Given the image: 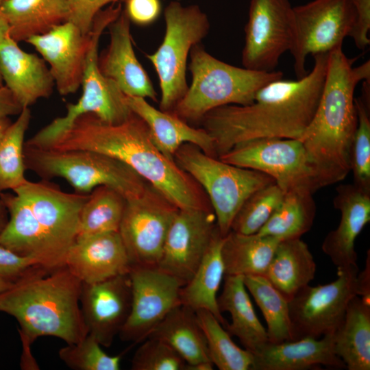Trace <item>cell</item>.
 <instances>
[{
    "instance_id": "cell-1",
    "label": "cell",
    "mask_w": 370,
    "mask_h": 370,
    "mask_svg": "<svg viewBox=\"0 0 370 370\" xmlns=\"http://www.w3.org/2000/svg\"><path fill=\"white\" fill-rule=\"evenodd\" d=\"M329 53L313 56L312 71L301 78L268 83L249 104L225 105L206 113L200 122L213 140L217 157L254 139H299L318 107Z\"/></svg>"
},
{
    "instance_id": "cell-2",
    "label": "cell",
    "mask_w": 370,
    "mask_h": 370,
    "mask_svg": "<svg viewBox=\"0 0 370 370\" xmlns=\"http://www.w3.org/2000/svg\"><path fill=\"white\" fill-rule=\"evenodd\" d=\"M49 148L108 155L127 164L178 208L212 210L201 187L158 149L146 123L134 113L114 124L92 113L81 115Z\"/></svg>"
},
{
    "instance_id": "cell-3",
    "label": "cell",
    "mask_w": 370,
    "mask_h": 370,
    "mask_svg": "<svg viewBox=\"0 0 370 370\" xmlns=\"http://www.w3.org/2000/svg\"><path fill=\"white\" fill-rule=\"evenodd\" d=\"M81 288V281L65 265L53 269L36 266L0 293V312L18 321L25 352L43 336L78 343L88 334Z\"/></svg>"
},
{
    "instance_id": "cell-4",
    "label": "cell",
    "mask_w": 370,
    "mask_h": 370,
    "mask_svg": "<svg viewBox=\"0 0 370 370\" xmlns=\"http://www.w3.org/2000/svg\"><path fill=\"white\" fill-rule=\"evenodd\" d=\"M352 64L342 47L329 53L318 107L299 138L322 188L342 181L350 172L351 146L358 125L354 91L360 82Z\"/></svg>"
},
{
    "instance_id": "cell-5",
    "label": "cell",
    "mask_w": 370,
    "mask_h": 370,
    "mask_svg": "<svg viewBox=\"0 0 370 370\" xmlns=\"http://www.w3.org/2000/svg\"><path fill=\"white\" fill-rule=\"evenodd\" d=\"M189 56L192 82L172 111L186 121L200 122L220 106L249 104L262 87L283 77L280 71H258L229 64L210 54L201 43L192 47Z\"/></svg>"
},
{
    "instance_id": "cell-6",
    "label": "cell",
    "mask_w": 370,
    "mask_h": 370,
    "mask_svg": "<svg viewBox=\"0 0 370 370\" xmlns=\"http://www.w3.org/2000/svg\"><path fill=\"white\" fill-rule=\"evenodd\" d=\"M121 3L110 4L95 17L88 32V44L82 82V93L75 103H68L62 116L53 119L40 129L25 145L49 148L81 115L92 113L103 121L119 123L127 119L132 112L125 101V95L112 80L106 77L99 66V44L103 31L121 14Z\"/></svg>"
},
{
    "instance_id": "cell-7",
    "label": "cell",
    "mask_w": 370,
    "mask_h": 370,
    "mask_svg": "<svg viewBox=\"0 0 370 370\" xmlns=\"http://www.w3.org/2000/svg\"><path fill=\"white\" fill-rule=\"evenodd\" d=\"M24 159L26 169L45 179L62 177L82 194L107 186L130 200L140 197L148 184L125 163L93 151H62L25 144Z\"/></svg>"
},
{
    "instance_id": "cell-8",
    "label": "cell",
    "mask_w": 370,
    "mask_h": 370,
    "mask_svg": "<svg viewBox=\"0 0 370 370\" xmlns=\"http://www.w3.org/2000/svg\"><path fill=\"white\" fill-rule=\"evenodd\" d=\"M173 159L206 191L223 237L244 201L255 191L275 183L264 173L226 163L192 144L181 146Z\"/></svg>"
},
{
    "instance_id": "cell-9",
    "label": "cell",
    "mask_w": 370,
    "mask_h": 370,
    "mask_svg": "<svg viewBox=\"0 0 370 370\" xmlns=\"http://www.w3.org/2000/svg\"><path fill=\"white\" fill-rule=\"evenodd\" d=\"M165 34L154 53L146 55L159 78L160 110L172 112L188 88L186 64L192 47L210 31L208 16L197 5L183 6L173 1L164 12Z\"/></svg>"
},
{
    "instance_id": "cell-10",
    "label": "cell",
    "mask_w": 370,
    "mask_h": 370,
    "mask_svg": "<svg viewBox=\"0 0 370 370\" xmlns=\"http://www.w3.org/2000/svg\"><path fill=\"white\" fill-rule=\"evenodd\" d=\"M218 158L237 166L270 176L284 191L321 188L317 170L299 139L264 138L234 147Z\"/></svg>"
},
{
    "instance_id": "cell-11",
    "label": "cell",
    "mask_w": 370,
    "mask_h": 370,
    "mask_svg": "<svg viewBox=\"0 0 370 370\" xmlns=\"http://www.w3.org/2000/svg\"><path fill=\"white\" fill-rule=\"evenodd\" d=\"M294 37L291 50L297 79L308 73L309 55L328 53L342 47L355 23L351 0H312L293 7Z\"/></svg>"
},
{
    "instance_id": "cell-12",
    "label": "cell",
    "mask_w": 370,
    "mask_h": 370,
    "mask_svg": "<svg viewBox=\"0 0 370 370\" xmlns=\"http://www.w3.org/2000/svg\"><path fill=\"white\" fill-rule=\"evenodd\" d=\"M179 208L149 184L126 200L119 232L132 267H157L170 225Z\"/></svg>"
},
{
    "instance_id": "cell-13",
    "label": "cell",
    "mask_w": 370,
    "mask_h": 370,
    "mask_svg": "<svg viewBox=\"0 0 370 370\" xmlns=\"http://www.w3.org/2000/svg\"><path fill=\"white\" fill-rule=\"evenodd\" d=\"M358 267L337 270V278L309 284L288 302L292 337L319 338L333 334L342 323L351 299L357 295Z\"/></svg>"
},
{
    "instance_id": "cell-14",
    "label": "cell",
    "mask_w": 370,
    "mask_h": 370,
    "mask_svg": "<svg viewBox=\"0 0 370 370\" xmlns=\"http://www.w3.org/2000/svg\"><path fill=\"white\" fill-rule=\"evenodd\" d=\"M293 37V7L289 0H250L241 56L243 67L275 71L281 56L291 50Z\"/></svg>"
},
{
    "instance_id": "cell-15",
    "label": "cell",
    "mask_w": 370,
    "mask_h": 370,
    "mask_svg": "<svg viewBox=\"0 0 370 370\" xmlns=\"http://www.w3.org/2000/svg\"><path fill=\"white\" fill-rule=\"evenodd\" d=\"M130 315L119 336L134 344L145 341L175 306L181 304L182 284L175 277L157 267H132Z\"/></svg>"
},
{
    "instance_id": "cell-16",
    "label": "cell",
    "mask_w": 370,
    "mask_h": 370,
    "mask_svg": "<svg viewBox=\"0 0 370 370\" xmlns=\"http://www.w3.org/2000/svg\"><path fill=\"white\" fill-rule=\"evenodd\" d=\"M217 230L212 210L179 208L157 267L185 285L201 263Z\"/></svg>"
},
{
    "instance_id": "cell-17",
    "label": "cell",
    "mask_w": 370,
    "mask_h": 370,
    "mask_svg": "<svg viewBox=\"0 0 370 370\" xmlns=\"http://www.w3.org/2000/svg\"><path fill=\"white\" fill-rule=\"evenodd\" d=\"M30 207L47 236L64 258L75 243L81 209L88 194L70 193L47 181H27L13 190Z\"/></svg>"
},
{
    "instance_id": "cell-18",
    "label": "cell",
    "mask_w": 370,
    "mask_h": 370,
    "mask_svg": "<svg viewBox=\"0 0 370 370\" xmlns=\"http://www.w3.org/2000/svg\"><path fill=\"white\" fill-rule=\"evenodd\" d=\"M79 303L88 334L109 347L130 315L132 286L129 273L96 283H82Z\"/></svg>"
},
{
    "instance_id": "cell-19",
    "label": "cell",
    "mask_w": 370,
    "mask_h": 370,
    "mask_svg": "<svg viewBox=\"0 0 370 370\" xmlns=\"http://www.w3.org/2000/svg\"><path fill=\"white\" fill-rule=\"evenodd\" d=\"M25 42L49 64L60 95L66 96L77 92L82 86L88 34H84L67 21L46 33L28 38Z\"/></svg>"
},
{
    "instance_id": "cell-20",
    "label": "cell",
    "mask_w": 370,
    "mask_h": 370,
    "mask_svg": "<svg viewBox=\"0 0 370 370\" xmlns=\"http://www.w3.org/2000/svg\"><path fill=\"white\" fill-rule=\"evenodd\" d=\"M108 28L110 42L99 55L101 72L114 82L125 95L156 101L157 94L153 83L135 54L130 21L124 10Z\"/></svg>"
},
{
    "instance_id": "cell-21",
    "label": "cell",
    "mask_w": 370,
    "mask_h": 370,
    "mask_svg": "<svg viewBox=\"0 0 370 370\" xmlns=\"http://www.w3.org/2000/svg\"><path fill=\"white\" fill-rule=\"evenodd\" d=\"M334 207L339 210L337 227L328 232L321 249L337 270L358 267L355 241L370 221V194L354 184H340L336 188Z\"/></svg>"
},
{
    "instance_id": "cell-22",
    "label": "cell",
    "mask_w": 370,
    "mask_h": 370,
    "mask_svg": "<svg viewBox=\"0 0 370 370\" xmlns=\"http://www.w3.org/2000/svg\"><path fill=\"white\" fill-rule=\"evenodd\" d=\"M64 265L82 283H96L129 273L132 264L119 232L77 239L68 250Z\"/></svg>"
},
{
    "instance_id": "cell-23",
    "label": "cell",
    "mask_w": 370,
    "mask_h": 370,
    "mask_svg": "<svg viewBox=\"0 0 370 370\" xmlns=\"http://www.w3.org/2000/svg\"><path fill=\"white\" fill-rule=\"evenodd\" d=\"M1 196L10 219L0 231V245L36 259L40 267L48 269L64 266V259L47 236L25 200L16 193Z\"/></svg>"
},
{
    "instance_id": "cell-24",
    "label": "cell",
    "mask_w": 370,
    "mask_h": 370,
    "mask_svg": "<svg viewBox=\"0 0 370 370\" xmlns=\"http://www.w3.org/2000/svg\"><path fill=\"white\" fill-rule=\"evenodd\" d=\"M0 71L4 86L23 108L53 92L55 82L45 61L23 50L10 35L0 42Z\"/></svg>"
},
{
    "instance_id": "cell-25",
    "label": "cell",
    "mask_w": 370,
    "mask_h": 370,
    "mask_svg": "<svg viewBox=\"0 0 370 370\" xmlns=\"http://www.w3.org/2000/svg\"><path fill=\"white\" fill-rule=\"evenodd\" d=\"M252 370H306L321 366L345 368L334 351L333 334L281 343L267 342L254 354Z\"/></svg>"
},
{
    "instance_id": "cell-26",
    "label": "cell",
    "mask_w": 370,
    "mask_h": 370,
    "mask_svg": "<svg viewBox=\"0 0 370 370\" xmlns=\"http://www.w3.org/2000/svg\"><path fill=\"white\" fill-rule=\"evenodd\" d=\"M125 101L131 111L146 123L153 143L169 158L173 159L184 144L194 145L217 157L213 140L203 128L190 126L173 112L156 109L145 98L125 95Z\"/></svg>"
},
{
    "instance_id": "cell-27",
    "label": "cell",
    "mask_w": 370,
    "mask_h": 370,
    "mask_svg": "<svg viewBox=\"0 0 370 370\" xmlns=\"http://www.w3.org/2000/svg\"><path fill=\"white\" fill-rule=\"evenodd\" d=\"M224 284L221 295L217 297L221 312H228L232 321L225 329L232 336H236L244 348L256 354L269 342L266 328L258 319L243 275H224Z\"/></svg>"
},
{
    "instance_id": "cell-28",
    "label": "cell",
    "mask_w": 370,
    "mask_h": 370,
    "mask_svg": "<svg viewBox=\"0 0 370 370\" xmlns=\"http://www.w3.org/2000/svg\"><path fill=\"white\" fill-rule=\"evenodd\" d=\"M316 263L301 238L278 243L264 276L290 301L314 278Z\"/></svg>"
},
{
    "instance_id": "cell-29",
    "label": "cell",
    "mask_w": 370,
    "mask_h": 370,
    "mask_svg": "<svg viewBox=\"0 0 370 370\" xmlns=\"http://www.w3.org/2000/svg\"><path fill=\"white\" fill-rule=\"evenodd\" d=\"M223 238L217 227L194 275L180 288V299L182 304L195 312L202 309L210 311L225 328L227 322L217 304V293L225 275L221 256Z\"/></svg>"
},
{
    "instance_id": "cell-30",
    "label": "cell",
    "mask_w": 370,
    "mask_h": 370,
    "mask_svg": "<svg viewBox=\"0 0 370 370\" xmlns=\"http://www.w3.org/2000/svg\"><path fill=\"white\" fill-rule=\"evenodd\" d=\"M148 337L172 347L187 362L188 370L199 364L212 363L196 312L182 304L173 308Z\"/></svg>"
},
{
    "instance_id": "cell-31",
    "label": "cell",
    "mask_w": 370,
    "mask_h": 370,
    "mask_svg": "<svg viewBox=\"0 0 370 370\" xmlns=\"http://www.w3.org/2000/svg\"><path fill=\"white\" fill-rule=\"evenodd\" d=\"M334 351L349 370L370 369V304L356 295L333 333Z\"/></svg>"
},
{
    "instance_id": "cell-32",
    "label": "cell",
    "mask_w": 370,
    "mask_h": 370,
    "mask_svg": "<svg viewBox=\"0 0 370 370\" xmlns=\"http://www.w3.org/2000/svg\"><path fill=\"white\" fill-rule=\"evenodd\" d=\"M0 9L10 25V36L18 42L47 32L68 21L69 0H5Z\"/></svg>"
},
{
    "instance_id": "cell-33",
    "label": "cell",
    "mask_w": 370,
    "mask_h": 370,
    "mask_svg": "<svg viewBox=\"0 0 370 370\" xmlns=\"http://www.w3.org/2000/svg\"><path fill=\"white\" fill-rule=\"evenodd\" d=\"M281 240L230 230L223 238L221 256L227 275H264Z\"/></svg>"
},
{
    "instance_id": "cell-34",
    "label": "cell",
    "mask_w": 370,
    "mask_h": 370,
    "mask_svg": "<svg viewBox=\"0 0 370 370\" xmlns=\"http://www.w3.org/2000/svg\"><path fill=\"white\" fill-rule=\"evenodd\" d=\"M313 194L306 188L285 192L279 206L256 234L281 241L301 238L313 225L316 214Z\"/></svg>"
},
{
    "instance_id": "cell-35",
    "label": "cell",
    "mask_w": 370,
    "mask_h": 370,
    "mask_svg": "<svg viewBox=\"0 0 370 370\" xmlns=\"http://www.w3.org/2000/svg\"><path fill=\"white\" fill-rule=\"evenodd\" d=\"M125 204L126 199L114 189L107 186L94 188L81 209L76 240L119 232Z\"/></svg>"
},
{
    "instance_id": "cell-36",
    "label": "cell",
    "mask_w": 370,
    "mask_h": 370,
    "mask_svg": "<svg viewBox=\"0 0 370 370\" xmlns=\"http://www.w3.org/2000/svg\"><path fill=\"white\" fill-rule=\"evenodd\" d=\"M243 282L264 315L269 342L293 341L289 301L264 275H245Z\"/></svg>"
},
{
    "instance_id": "cell-37",
    "label": "cell",
    "mask_w": 370,
    "mask_h": 370,
    "mask_svg": "<svg viewBox=\"0 0 370 370\" xmlns=\"http://www.w3.org/2000/svg\"><path fill=\"white\" fill-rule=\"evenodd\" d=\"M32 119L24 108L0 139V193L14 190L27 182L24 159L25 135Z\"/></svg>"
},
{
    "instance_id": "cell-38",
    "label": "cell",
    "mask_w": 370,
    "mask_h": 370,
    "mask_svg": "<svg viewBox=\"0 0 370 370\" xmlns=\"http://www.w3.org/2000/svg\"><path fill=\"white\" fill-rule=\"evenodd\" d=\"M204 332L210 358L220 370H252L254 354L236 345L218 319L208 310L196 311Z\"/></svg>"
},
{
    "instance_id": "cell-39",
    "label": "cell",
    "mask_w": 370,
    "mask_h": 370,
    "mask_svg": "<svg viewBox=\"0 0 370 370\" xmlns=\"http://www.w3.org/2000/svg\"><path fill=\"white\" fill-rule=\"evenodd\" d=\"M284 195L275 183L253 193L234 217L231 230L243 234H256L279 206Z\"/></svg>"
},
{
    "instance_id": "cell-40",
    "label": "cell",
    "mask_w": 370,
    "mask_h": 370,
    "mask_svg": "<svg viewBox=\"0 0 370 370\" xmlns=\"http://www.w3.org/2000/svg\"><path fill=\"white\" fill-rule=\"evenodd\" d=\"M358 125L350 151V171L354 184L370 194V104L354 99Z\"/></svg>"
},
{
    "instance_id": "cell-41",
    "label": "cell",
    "mask_w": 370,
    "mask_h": 370,
    "mask_svg": "<svg viewBox=\"0 0 370 370\" xmlns=\"http://www.w3.org/2000/svg\"><path fill=\"white\" fill-rule=\"evenodd\" d=\"M101 347L97 339L88 334L79 342L60 349L58 355L74 370H119L123 354L110 356Z\"/></svg>"
},
{
    "instance_id": "cell-42",
    "label": "cell",
    "mask_w": 370,
    "mask_h": 370,
    "mask_svg": "<svg viewBox=\"0 0 370 370\" xmlns=\"http://www.w3.org/2000/svg\"><path fill=\"white\" fill-rule=\"evenodd\" d=\"M188 365L169 344L148 337L134 353L132 370H188Z\"/></svg>"
},
{
    "instance_id": "cell-43",
    "label": "cell",
    "mask_w": 370,
    "mask_h": 370,
    "mask_svg": "<svg viewBox=\"0 0 370 370\" xmlns=\"http://www.w3.org/2000/svg\"><path fill=\"white\" fill-rule=\"evenodd\" d=\"M125 0H69L68 21L75 24L85 35L90 31L96 15L111 3Z\"/></svg>"
},
{
    "instance_id": "cell-44",
    "label": "cell",
    "mask_w": 370,
    "mask_h": 370,
    "mask_svg": "<svg viewBox=\"0 0 370 370\" xmlns=\"http://www.w3.org/2000/svg\"><path fill=\"white\" fill-rule=\"evenodd\" d=\"M38 262L31 257L18 255L0 245V278L15 282Z\"/></svg>"
},
{
    "instance_id": "cell-45",
    "label": "cell",
    "mask_w": 370,
    "mask_h": 370,
    "mask_svg": "<svg viewBox=\"0 0 370 370\" xmlns=\"http://www.w3.org/2000/svg\"><path fill=\"white\" fill-rule=\"evenodd\" d=\"M125 9L130 22L140 26L153 23L162 11L160 0H125Z\"/></svg>"
},
{
    "instance_id": "cell-46",
    "label": "cell",
    "mask_w": 370,
    "mask_h": 370,
    "mask_svg": "<svg viewBox=\"0 0 370 370\" xmlns=\"http://www.w3.org/2000/svg\"><path fill=\"white\" fill-rule=\"evenodd\" d=\"M356 14L354 27L349 35L356 47L364 50L370 44V0H351Z\"/></svg>"
},
{
    "instance_id": "cell-47",
    "label": "cell",
    "mask_w": 370,
    "mask_h": 370,
    "mask_svg": "<svg viewBox=\"0 0 370 370\" xmlns=\"http://www.w3.org/2000/svg\"><path fill=\"white\" fill-rule=\"evenodd\" d=\"M22 110L10 90L5 86L0 88V116L18 115Z\"/></svg>"
},
{
    "instance_id": "cell-48",
    "label": "cell",
    "mask_w": 370,
    "mask_h": 370,
    "mask_svg": "<svg viewBox=\"0 0 370 370\" xmlns=\"http://www.w3.org/2000/svg\"><path fill=\"white\" fill-rule=\"evenodd\" d=\"M357 295L370 304V253L367 251L364 270L356 276Z\"/></svg>"
},
{
    "instance_id": "cell-49",
    "label": "cell",
    "mask_w": 370,
    "mask_h": 370,
    "mask_svg": "<svg viewBox=\"0 0 370 370\" xmlns=\"http://www.w3.org/2000/svg\"><path fill=\"white\" fill-rule=\"evenodd\" d=\"M10 34V25L3 13L0 9V42Z\"/></svg>"
},
{
    "instance_id": "cell-50",
    "label": "cell",
    "mask_w": 370,
    "mask_h": 370,
    "mask_svg": "<svg viewBox=\"0 0 370 370\" xmlns=\"http://www.w3.org/2000/svg\"><path fill=\"white\" fill-rule=\"evenodd\" d=\"M11 123L8 116H0V139Z\"/></svg>"
},
{
    "instance_id": "cell-51",
    "label": "cell",
    "mask_w": 370,
    "mask_h": 370,
    "mask_svg": "<svg viewBox=\"0 0 370 370\" xmlns=\"http://www.w3.org/2000/svg\"><path fill=\"white\" fill-rule=\"evenodd\" d=\"M14 282L0 278V293L12 286Z\"/></svg>"
},
{
    "instance_id": "cell-52",
    "label": "cell",
    "mask_w": 370,
    "mask_h": 370,
    "mask_svg": "<svg viewBox=\"0 0 370 370\" xmlns=\"http://www.w3.org/2000/svg\"><path fill=\"white\" fill-rule=\"evenodd\" d=\"M5 206L1 200L0 201V231L5 226V225H3V208Z\"/></svg>"
},
{
    "instance_id": "cell-53",
    "label": "cell",
    "mask_w": 370,
    "mask_h": 370,
    "mask_svg": "<svg viewBox=\"0 0 370 370\" xmlns=\"http://www.w3.org/2000/svg\"><path fill=\"white\" fill-rule=\"evenodd\" d=\"M3 78H2V76H1V71H0V88H1L2 86H3Z\"/></svg>"
},
{
    "instance_id": "cell-54",
    "label": "cell",
    "mask_w": 370,
    "mask_h": 370,
    "mask_svg": "<svg viewBox=\"0 0 370 370\" xmlns=\"http://www.w3.org/2000/svg\"><path fill=\"white\" fill-rule=\"evenodd\" d=\"M5 0H0V5Z\"/></svg>"
}]
</instances>
